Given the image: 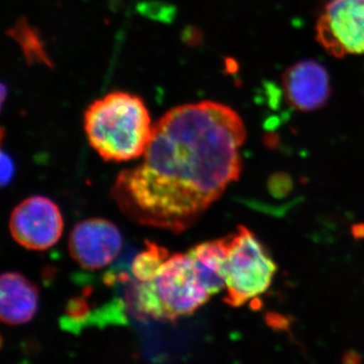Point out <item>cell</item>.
<instances>
[{"label":"cell","mask_w":364,"mask_h":364,"mask_svg":"<svg viewBox=\"0 0 364 364\" xmlns=\"http://www.w3.org/2000/svg\"><path fill=\"white\" fill-rule=\"evenodd\" d=\"M282 88L289 105L296 111H317L331 95L327 70L314 60H304L289 67L282 76Z\"/></svg>","instance_id":"ba28073f"},{"label":"cell","mask_w":364,"mask_h":364,"mask_svg":"<svg viewBox=\"0 0 364 364\" xmlns=\"http://www.w3.org/2000/svg\"><path fill=\"white\" fill-rule=\"evenodd\" d=\"M64 221L58 205L50 198L33 196L16 205L9 231L16 243L28 250L51 248L61 238Z\"/></svg>","instance_id":"8992f818"},{"label":"cell","mask_w":364,"mask_h":364,"mask_svg":"<svg viewBox=\"0 0 364 364\" xmlns=\"http://www.w3.org/2000/svg\"><path fill=\"white\" fill-rule=\"evenodd\" d=\"M39 305V289L18 272H4L0 279V317L7 325L26 324Z\"/></svg>","instance_id":"9c48e42d"},{"label":"cell","mask_w":364,"mask_h":364,"mask_svg":"<svg viewBox=\"0 0 364 364\" xmlns=\"http://www.w3.org/2000/svg\"><path fill=\"white\" fill-rule=\"evenodd\" d=\"M167 249L153 242H146V249L138 254L132 263V273L138 282H148L155 279L164 261L169 257Z\"/></svg>","instance_id":"30bf717a"},{"label":"cell","mask_w":364,"mask_h":364,"mask_svg":"<svg viewBox=\"0 0 364 364\" xmlns=\"http://www.w3.org/2000/svg\"><path fill=\"white\" fill-rule=\"evenodd\" d=\"M88 142L105 161L143 156L152 136L147 107L140 97L114 91L95 100L85 114Z\"/></svg>","instance_id":"3957f363"},{"label":"cell","mask_w":364,"mask_h":364,"mask_svg":"<svg viewBox=\"0 0 364 364\" xmlns=\"http://www.w3.org/2000/svg\"><path fill=\"white\" fill-rule=\"evenodd\" d=\"M245 140L241 117L228 105L174 107L153 126L140 164L117 176L112 198L136 224L181 233L239 178Z\"/></svg>","instance_id":"6da1fadb"},{"label":"cell","mask_w":364,"mask_h":364,"mask_svg":"<svg viewBox=\"0 0 364 364\" xmlns=\"http://www.w3.org/2000/svg\"><path fill=\"white\" fill-rule=\"evenodd\" d=\"M123 247V236L114 223L100 218L79 222L69 236L71 257L88 270L102 269L116 259Z\"/></svg>","instance_id":"52a82bcc"},{"label":"cell","mask_w":364,"mask_h":364,"mask_svg":"<svg viewBox=\"0 0 364 364\" xmlns=\"http://www.w3.org/2000/svg\"><path fill=\"white\" fill-rule=\"evenodd\" d=\"M226 263L227 305L238 308L260 296L272 286L277 265L251 230L239 226L228 235Z\"/></svg>","instance_id":"277c9868"},{"label":"cell","mask_w":364,"mask_h":364,"mask_svg":"<svg viewBox=\"0 0 364 364\" xmlns=\"http://www.w3.org/2000/svg\"><path fill=\"white\" fill-rule=\"evenodd\" d=\"M14 164L13 159L4 150L1 152V186H7L14 176Z\"/></svg>","instance_id":"7c38bea8"},{"label":"cell","mask_w":364,"mask_h":364,"mask_svg":"<svg viewBox=\"0 0 364 364\" xmlns=\"http://www.w3.org/2000/svg\"><path fill=\"white\" fill-rule=\"evenodd\" d=\"M316 39L336 58L364 55V0H329L317 21Z\"/></svg>","instance_id":"5b68a950"},{"label":"cell","mask_w":364,"mask_h":364,"mask_svg":"<svg viewBox=\"0 0 364 364\" xmlns=\"http://www.w3.org/2000/svg\"><path fill=\"white\" fill-rule=\"evenodd\" d=\"M11 35L20 43L26 59L32 62L49 64V60L46 55L39 35L33 32V28L26 21L14 26Z\"/></svg>","instance_id":"8fae6325"},{"label":"cell","mask_w":364,"mask_h":364,"mask_svg":"<svg viewBox=\"0 0 364 364\" xmlns=\"http://www.w3.org/2000/svg\"><path fill=\"white\" fill-rule=\"evenodd\" d=\"M219 293L195 256L188 251L169 256L151 282L132 289V310L141 317L176 321L193 315Z\"/></svg>","instance_id":"7a4b0ae2"}]
</instances>
